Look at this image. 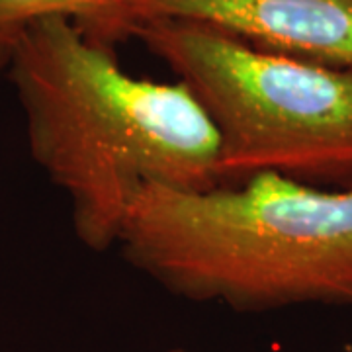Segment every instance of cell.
Instances as JSON below:
<instances>
[{"label":"cell","mask_w":352,"mask_h":352,"mask_svg":"<svg viewBox=\"0 0 352 352\" xmlns=\"http://www.w3.org/2000/svg\"><path fill=\"white\" fill-rule=\"evenodd\" d=\"M6 73L32 159L67 196L75 235L90 251L118 245L147 186L221 184L217 133L188 88L127 73L113 47L73 22L32 25Z\"/></svg>","instance_id":"cell-1"},{"label":"cell","mask_w":352,"mask_h":352,"mask_svg":"<svg viewBox=\"0 0 352 352\" xmlns=\"http://www.w3.org/2000/svg\"><path fill=\"white\" fill-rule=\"evenodd\" d=\"M118 247L133 268L190 302L243 314L352 307V182L319 188L256 175L201 190L147 186Z\"/></svg>","instance_id":"cell-2"},{"label":"cell","mask_w":352,"mask_h":352,"mask_svg":"<svg viewBox=\"0 0 352 352\" xmlns=\"http://www.w3.org/2000/svg\"><path fill=\"white\" fill-rule=\"evenodd\" d=\"M133 38L210 118L221 184L256 175L351 184L352 71L261 50L184 20H143Z\"/></svg>","instance_id":"cell-3"},{"label":"cell","mask_w":352,"mask_h":352,"mask_svg":"<svg viewBox=\"0 0 352 352\" xmlns=\"http://www.w3.org/2000/svg\"><path fill=\"white\" fill-rule=\"evenodd\" d=\"M122 2L138 24L164 18L210 25L261 50L352 71V0Z\"/></svg>","instance_id":"cell-4"},{"label":"cell","mask_w":352,"mask_h":352,"mask_svg":"<svg viewBox=\"0 0 352 352\" xmlns=\"http://www.w3.org/2000/svg\"><path fill=\"white\" fill-rule=\"evenodd\" d=\"M47 18H65L108 47L133 38L138 25L122 0H0V71L8 69L28 30Z\"/></svg>","instance_id":"cell-5"},{"label":"cell","mask_w":352,"mask_h":352,"mask_svg":"<svg viewBox=\"0 0 352 352\" xmlns=\"http://www.w3.org/2000/svg\"><path fill=\"white\" fill-rule=\"evenodd\" d=\"M164 352H192L188 351V349H182V346H173V349H168V351Z\"/></svg>","instance_id":"cell-6"}]
</instances>
